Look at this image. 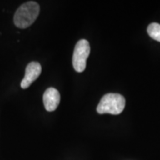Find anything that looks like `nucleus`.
Returning <instances> with one entry per match:
<instances>
[{
  "label": "nucleus",
  "mask_w": 160,
  "mask_h": 160,
  "mask_svg": "<svg viewBox=\"0 0 160 160\" xmlns=\"http://www.w3.org/2000/svg\"><path fill=\"white\" fill-rule=\"evenodd\" d=\"M39 11V5L35 2H28L23 4L15 13L13 17L15 25L19 28H27L34 22Z\"/></svg>",
  "instance_id": "nucleus-1"
},
{
  "label": "nucleus",
  "mask_w": 160,
  "mask_h": 160,
  "mask_svg": "<svg viewBox=\"0 0 160 160\" xmlns=\"http://www.w3.org/2000/svg\"><path fill=\"white\" fill-rule=\"evenodd\" d=\"M125 107V99L119 93H110L105 94L100 100L97 111L99 114L110 113L120 114Z\"/></svg>",
  "instance_id": "nucleus-2"
},
{
  "label": "nucleus",
  "mask_w": 160,
  "mask_h": 160,
  "mask_svg": "<svg viewBox=\"0 0 160 160\" xmlns=\"http://www.w3.org/2000/svg\"><path fill=\"white\" fill-rule=\"evenodd\" d=\"M90 52H91V47L87 40L81 39L77 43L72 59L73 68L76 71L82 73L85 71L87 64V59L89 57Z\"/></svg>",
  "instance_id": "nucleus-3"
},
{
  "label": "nucleus",
  "mask_w": 160,
  "mask_h": 160,
  "mask_svg": "<svg viewBox=\"0 0 160 160\" xmlns=\"http://www.w3.org/2000/svg\"><path fill=\"white\" fill-rule=\"evenodd\" d=\"M42 67L41 65L37 62H31L27 65L25 69V77L21 82V88L26 89L29 88L38 77L41 74Z\"/></svg>",
  "instance_id": "nucleus-4"
},
{
  "label": "nucleus",
  "mask_w": 160,
  "mask_h": 160,
  "mask_svg": "<svg viewBox=\"0 0 160 160\" xmlns=\"http://www.w3.org/2000/svg\"><path fill=\"white\" fill-rule=\"evenodd\" d=\"M43 102L48 111H54L60 102L59 92L54 88H48L44 93Z\"/></svg>",
  "instance_id": "nucleus-5"
},
{
  "label": "nucleus",
  "mask_w": 160,
  "mask_h": 160,
  "mask_svg": "<svg viewBox=\"0 0 160 160\" xmlns=\"http://www.w3.org/2000/svg\"><path fill=\"white\" fill-rule=\"evenodd\" d=\"M148 33L152 39L160 42V25L158 23H151L147 29Z\"/></svg>",
  "instance_id": "nucleus-6"
}]
</instances>
